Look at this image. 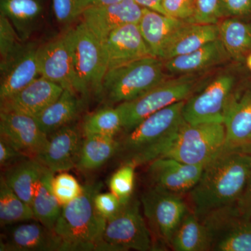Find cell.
<instances>
[{"label": "cell", "instance_id": "1", "mask_svg": "<svg viewBox=\"0 0 251 251\" xmlns=\"http://www.w3.org/2000/svg\"><path fill=\"white\" fill-rule=\"evenodd\" d=\"M251 174V156L223 151L204 168L198 184L189 192L193 212L203 219L236 206Z\"/></svg>", "mask_w": 251, "mask_h": 251}, {"label": "cell", "instance_id": "2", "mask_svg": "<svg viewBox=\"0 0 251 251\" xmlns=\"http://www.w3.org/2000/svg\"><path fill=\"white\" fill-rule=\"evenodd\" d=\"M181 100L155 112L138 124L119 140L118 153L123 163L135 166L161 158L171 148L185 120Z\"/></svg>", "mask_w": 251, "mask_h": 251}, {"label": "cell", "instance_id": "3", "mask_svg": "<svg viewBox=\"0 0 251 251\" xmlns=\"http://www.w3.org/2000/svg\"><path fill=\"white\" fill-rule=\"evenodd\" d=\"M100 188L98 183L85 185L79 197L62 206L53 229L60 251H107L103 240L107 220L94 202Z\"/></svg>", "mask_w": 251, "mask_h": 251}, {"label": "cell", "instance_id": "4", "mask_svg": "<svg viewBox=\"0 0 251 251\" xmlns=\"http://www.w3.org/2000/svg\"><path fill=\"white\" fill-rule=\"evenodd\" d=\"M164 61L156 57L138 59L108 69L100 97L109 103H122L138 98L168 80Z\"/></svg>", "mask_w": 251, "mask_h": 251}, {"label": "cell", "instance_id": "5", "mask_svg": "<svg viewBox=\"0 0 251 251\" xmlns=\"http://www.w3.org/2000/svg\"><path fill=\"white\" fill-rule=\"evenodd\" d=\"M76 92L87 98L94 94L100 97L102 83L108 71L103 44L81 21L71 29Z\"/></svg>", "mask_w": 251, "mask_h": 251}, {"label": "cell", "instance_id": "6", "mask_svg": "<svg viewBox=\"0 0 251 251\" xmlns=\"http://www.w3.org/2000/svg\"><path fill=\"white\" fill-rule=\"evenodd\" d=\"M226 140L224 124L193 125L185 122L171 148L162 157L205 167L222 152Z\"/></svg>", "mask_w": 251, "mask_h": 251}, {"label": "cell", "instance_id": "7", "mask_svg": "<svg viewBox=\"0 0 251 251\" xmlns=\"http://www.w3.org/2000/svg\"><path fill=\"white\" fill-rule=\"evenodd\" d=\"M196 87L193 75L168 79L138 98L117 106L122 118L123 130L129 131L147 117L177 102L186 100Z\"/></svg>", "mask_w": 251, "mask_h": 251}, {"label": "cell", "instance_id": "8", "mask_svg": "<svg viewBox=\"0 0 251 251\" xmlns=\"http://www.w3.org/2000/svg\"><path fill=\"white\" fill-rule=\"evenodd\" d=\"M103 240L107 251L153 250V237L142 216L140 204L132 200L107 221Z\"/></svg>", "mask_w": 251, "mask_h": 251}, {"label": "cell", "instance_id": "9", "mask_svg": "<svg viewBox=\"0 0 251 251\" xmlns=\"http://www.w3.org/2000/svg\"><path fill=\"white\" fill-rule=\"evenodd\" d=\"M143 212L158 241L171 247L172 239L188 211L182 196L151 187L141 198Z\"/></svg>", "mask_w": 251, "mask_h": 251}, {"label": "cell", "instance_id": "10", "mask_svg": "<svg viewBox=\"0 0 251 251\" xmlns=\"http://www.w3.org/2000/svg\"><path fill=\"white\" fill-rule=\"evenodd\" d=\"M234 78L228 74L219 75L202 92L186 99L183 117L188 124H224L226 105L232 93Z\"/></svg>", "mask_w": 251, "mask_h": 251}, {"label": "cell", "instance_id": "11", "mask_svg": "<svg viewBox=\"0 0 251 251\" xmlns=\"http://www.w3.org/2000/svg\"><path fill=\"white\" fill-rule=\"evenodd\" d=\"M37 59L41 76L76 92L71 29L39 46Z\"/></svg>", "mask_w": 251, "mask_h": 251}, {"label": "cell", "instance_id": "12", "mask_svg": "<svg viewBox=\"0 0 251 251\" xmlns=\"http://www.w3.org/2000/svg\"><path fill=\"white\" fill-rule=\"evenodd\" d=\"M201 220L212 234L211 251H251V219L241 215L235 206Z\"/></svg>", "mask_w": 251, "mask_h": 251}, {"label": "cell", "instance_id": "13", "mask_svg": "<svg viewBox=\"0 0 251 251\" xmlns=\"http://www.w3.org/2000/svg\"><path fill=\"white\" fill-rule=\"evenodd\" d=\"M0 135L19 152L32 158L41 152L49 139L34 117L12 110H0Z\"/></svg>", "mask_w": 251, "mask_h": 251}, {"label": "cell", "instance_id": "14", "mask_svg": "<svg viewBox=\"0 0 251 251\" xmlns=\"http://www.w3.org/2000/svg\"><path fill=\"white\" fill-rule=\"evenodd\" d=\"M143 9L134 0H122L114 4L89 8L80 17L82 22L103 44L117 28L131 23L138 24Z\"/></svg>", "mask_w": 251, "mask_h": 251}, {"label": "cell", "instance_id": "15", "mask_svg": "<svg viewBox=\"0 0 251 251\" xmlns=\"http://www.w3.org/2000/svg\"><path fill=\"white\" fill-rule=\"evenodd\" d=\"M148 173L152 187L182 196L198 184L204 166L186 164L168 157L149 163Z\"/></svg>", "mask_w": 251, "mask_h": 251}, {"label": "cell", "instance_id": "16", "mask_svg": "<svg viewBox=\"0 0 251 251\" xmlns=\"http://www.w3.org/2000/svg\"><path fill=\"white\" fill-rule=\"evenodd\" d=\"M80 130L67 125L49 135L47 143L36 159L53 173L76 168L82 144Z\"/></svg>", "mask_w": 251, "mask_h": 251}, {"label": "cell", "instance_id": "17", "mask_svg": "<svg viewBox=\"0 0 251 251\" xmlns=\"http://www.w3.org/2000/svg\"><path fill=\"white\" fill-rule=\"evenodd\" d=\"M103 44L108 70L145 57H154L136 23L125 25L112 31Z\"/></svg>", "mask_w": 251, "mask_h": 251}, {"label": "cell", "instance_id": "18", "mask_svg": "<svg viewBox=\"0 0 251 251\" xmlns=\"http://www.w3.org/2000/svg\"><path fill=\"white\" fill-rule=\"evenodd\" d=\"M35 43L26 42L21 50L0 65V99L13 95L40 76Z\"/></svg>", "mask_w": 251, "mask_h": 251}, {"label": "cell", "instance_id": "19", "mask_svg": "<svg viewBox=\"0 0 251 251\" xmlns=\"http://www.w3.org/2000/svg\"><path fill=\"white\" fill-rule=\"evenodd\" d=\"M62 86L38 77L22 90L1 100V110L22 112L36 117L60 97Z\"/></svg>", "mask_w": 251, "mask_h": 251}, {"label": "cell", "instance_id": "20", "mask_svg": "<svg viewBox=\"0 0 251 251\" xmlns=\"http://www.w3.org/2000/svg\"><path fill=\"white\" fill-rule=\"evenodd\" d=\"M1 251H60L53 231L36 220L11 227L1 235Z\"/></svg>", "mask_w": 251, "mask_h": 251}, {"label": "cell", "instance_id": "21", "mask_svg": "<svg viewBox=\"0 0 251 251\" xmlns=\"http://www.w3.org/2000/svg\"><path fill=\"white\" fill-rule=\"evenodd\" d=\"M188 22L144 8L138 27L151 54L163 58L167 48Z\"/></svg>", "mask_w": 251, "mask_h": 251}, {"label": "cell", "instance_id": "22", "mask_svg": "<svg viewBox=\"0 0 251 251\" xmlns=\"http://www.w3.org/2000/svg\"><path fill=\"white\" fill-rule=\"evenodd\" d=\"M224 125L226 144L223 151H232L251 137V92L231 94L226 105Z\"/></svg>", "mask_w": 251, "mask_h": 251}, {"label": "cell", "instance_id": "23", "mask_svg": "<svg viewBox=\"0 0 251 251\" xmlns=\"http://www.w3.org/2000/svg\"><path fill=\"white\" fill-rule=\"evenodd\" d=\"M44 13V0H0V14L9 20L23 42L37 30Z\"/></svg>", "mask_w": 251, "mask_h": 251}, {"label": "cell", "instance_id": "24", "mask_svg": "<svg viewBox=\"0 0 251 251\" xmlns=\"http://www.w3.org/2000/svg\"><path fill=\"white\" fill-rule=\"evenodd\" d=\"M228 57L229 54L219 38L191 53L165 61V68L172 74L188 75L215 66Z\"/></svg>", "mask_w": 251, "mask_h": 251}, {"label": "cell", "instance_id": "25", "mask_svg": "<svg viewBox=\"0 0 251 251\" xmlns=\"http://www.w3.org/2000/svg\"><path fill=\"white\" fill-rule=\"evenodd\" d=\"M80 97L74 91H63L54 103L34 117L41 129L49 136L59 128L71 125L82 110Z\"/></svg>", "mask_w": 251, "mask_h": 251}, {"label": "cell", "instance_id": "26", "mask_svg": "<svg viewBox=\"0 0 251 251\" xmlns=\"http://www.w3.org/2000/svg\"><path fill=\"white\" fill-rule=\"evenodd\" d=\"M219 38V25L188 23L171 41L162 60L165 62L177 56L191 53Z\"/></svg>", "mask_w": 251, "mask_h": 251}, {"label": "cell", "instance_id": "27", "mask_svg": "<svg viewBox=\"0 0 251 251\" xmlns=\"http://www.w3.org/2000/svg\"><path fill=\"white\" fill-rule=\"evenodd\" d=\"M213 237L209 227L193 211L188 210L173 236L175 251H211Z\"/></svg>", "mask_w": 251, "mask_h": 251}, {"label": "cell", "instance_id": "28", "mask_svg": "<svg viewBox=\"0 0 251 251\" xmlns=\"http://www.w3.org/2000/svg\"><path fill=\"white\" fill-rule=\"evenodd\" d=\"M45 168L36 158H27L10 167L4 177L18 197L31 206L36 187Z\"/></svg>", "mask_w": 251, "mask_h": 251}, {"label": "cell", "instance_id": "29", "mask_svg": "<svg viewBox=\"0 0 251 251\" xmlns=\"http://www.w3.org/2000/svg\"><path fill=\"white\" fill-rule=\"evenodd\" d=\"M53 177V172L46 167L31 203L36 221L52 231L62 210V206L60 205L52 191Z\"/></svg>", "mask_w": 251, "mask_h": 251}, {"label": "cell", "instance_id": "30", "mask_svg": "<svg viewBox=\"0 0 251 251\" xmlns=\"http://www.w3.org/2000/svg\"><path fill=\"white\" fill-rule=\"evenodd\" d=\"M119 140L103 135H86L81 148L76 168L82 171H93L101 168L116 153Z\"/></svg>", "mask_w": 251, "mask_h": 251}, {"label": "cell", "instance_id": "31", "mask_svg": "<svg viewBox=\"0 0 251 251\" xmlns=\"http://www.w3.org/2000/svg\"><path fill=\"white\" fill-rule=\"evenodd\" d=\"M219 39L229 57L242 60L251 50V25L229 18L219 25Z\"/></svg>", "mask_w": 251, "mask_h": 251}, {"label": "cell", "instance_id": "32", "mask_svg": "<svg viewBox=\"0 0 251 251\" xmlns=\"http://www.w3.org/2000/svg\"><path fill=\"white\" fill-rule=\"evenodd\" d=\"M36 220L31 206L18 197L4 176L0 179V224L1 226Z\"/></svg>", "mask_w": 251, "mask_h": 251}, {"label": "cell", "instance_id": "33", "mask_svg": "<svg viewBox=\"0 0 251 251\" xmlns=\"http://www.w3.org/2000/svg\"><path fill=\"white\" fill-rule=\"evenodd\" d=\"M123 130L121 114L116 108L105 107L86 117L82 126L84 136L103 135L115 138Z\"/></svg>", "mask_w": 251, "mask_h": 251}, {"label": "cell", "instance_id": "34", "mask_svg": "<svg viewBox=\"0 0 251 251\" xmlns=\"http://www.w3.org/2000/svg\"><path fill=\"white\" fill-rule=\"evenodd\" d=\"M136 166L123 163L109 180L110 192L115 194L125 205L132 199L135 186V170Z\"/></svg>", "mask_w": 251, "mask_h": 251}, {"label": "cell", "instance_id": "35", "mask_svg": "<svg viewBox=\"0 0 251 251\" xmlns=\"http://www.w3.org/2000/svg\"><path fill=\"white\" fill-rule=\"evenodd\" d=\"M6 16L0 14V65L18 53L25 44Z\"/></svg>", "mask_w": 251, "mask_h": 251}, {"label": "cell", "instance_id": "36", "mask_svg": "<svg viewBox=\"0 0 251 251\" xmlns=\"http://www.w3.org/2000/svg\"><path fill=\"white\" fill-rule=\"evenodd\" d=\"M52 191L61 206H65L72 202L82 194L83 186L77 180L69 173H59L52 181Z\"/></svg>", "mask_w": 251, "mask_h": 251}, {"label": "cell", "instance_id": "37", "mask_svg": "<svg viewBox=\"0 0 251 251\" xmlns=\"http://www.w3.org/2000/svg\"><path fill=\"white\" fill-rule=\"evenodd\" d=\"M221 18L220 0H196L194 14L189 23L218 24Z\"/></svg>", "mask_w": 251, "mask_h": 251}, {"label": "cell", "instance_id": "38", "mask_svg": "<svg viewBox=\"0 0 251 251\" xmlns=\"http://www.w3.org/2000/svg\"><path fill=\"white\" fill-rule=\"evenodd\" d=\"M52 8L56 21L63 26L72 24L82 14L77 0H52Z\"/></svg>", "mask_w": 251, "mask_h": 251}, {"label": "cell", "instance_id": "39", "mask_svg": "<svg viewBox=\"0 0 251 251\" xmlns=\"http://www.w3.org/2000/svg\"><path fill=\"white\" fill-rule=\"evenodd\" d=\"M196 0H162L166 16L189 23L194 14Z\"/></svg>", "mask_w": 251, "mask_h": 251}, {"label": "cell", "instance_id": "40", "mask_svg": "<svg viewBox=\"0 0 251 251\" xmlns=\"http://www.w3.org/2000/svg\"><path fill=\"white\" fill-rule=\"evenodd\" d=\"M94 202L99 214L107 221L116 216L125 206L112 192H99L94 197Z\"/></svg>", "mask_w": 251, "mask_h": 251}, {"label": "cell", "instance_id": "41", "mask_svg": "<svg viewBox=\"0 0 251 251\" xmlns=\"http://www.w3.org/2000/svg\"><path fill=\"white\" fill-rule=\"evenodd\" d=\"M223 17L236 18L251 14V0H220Z\"/></svg>", "mask_w": 251, "mask_h": 251}, {"label": "cell", "instance_id": "42", "mask_svg": "<svg viewBox=\"0 0 251 251\" xmlns=\"http://www.w3.org/2000/svg\"><path fill=\"white\" fill-rule=\"evenodd\" d=\"M25 156L19 152L4 138H0V165L1 168H8L13 163H17L19 158Z\"/></svg>", "mask_w": 251, "mask_h": 251}, {"label": "cell", "instance_id": "43", "mask_svg": "<svg viewBox=\"0 0 251 251\" xmlns=\"http://www.w3.org/2000/svg\"><path fill=\"white\" fill-rule=\"evenodd\" d=\"M235 207L241 215L251 219V174Z\"/></svg>", "mask_w": 251, "mask_h": 251}, {"label": "cell", "instance_id": "44", "mask_svg": "<svg viewBox=\"0 0 251 251\" xmlns=\"http://www.w3.org/2000/svg\"><path fill=\"white\" fill-rule=\"evenodd\" d=\"M77 1H78L81 13L82 14L85 10L89 9V8L114 4V3L121 1L122 0H77Z\"/></svg>", "mask_w": 251, "mask_h": 251}, {"label": "cell", "instance_id": "45", "mask_svg": "<svg viewBox=\"0 0 251 251\" xmlns=\"http://www.w3.org/2000/svg\"><path fill=\"white\" fill-rule=\"evenodd\" d=\"M134 1L140 5L142 7L151 9L166 15L163 11V7H162V0H134Z\"/></svg>", "mask_w": 251, "mask_h": 251}, {"label": "cell", "instance_id": "46", "mask_svg": "<svg viewBox=\"0 0 251 251\" xmlns=\"http://www.w3.org/2000/svg\"><path fill=\"white\" fill-rule=\"evenodd\" d=\"M232 151L245 153V154L251 156V137L247 140V142H246L245 143L243 144L242 146L236 149L235 150H234V151Z\"/></svg>", "mask_w": 251, "mask_h": 251}, {"label": "cell", "instance_id": "47", "mask_svg": "<svg viewBox=\"0 0 251 251\" xmlns=\"http://www.w3.org/2000/svg\"><path fill=\"white\" fill-rule=\"evenodd\" d=\"M247 63L248 67H249V69L251 70V54L248 56Z\"/></svg>", "mask_w": 251, "mask_h": 251}]
</instances>
